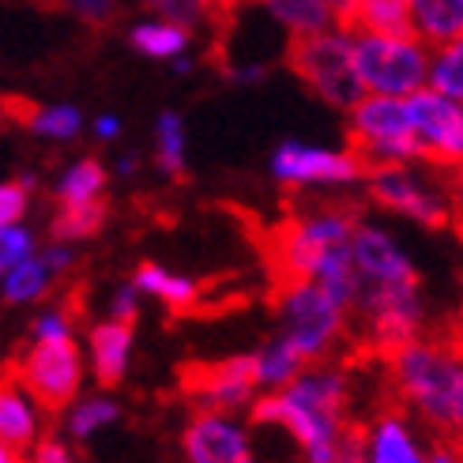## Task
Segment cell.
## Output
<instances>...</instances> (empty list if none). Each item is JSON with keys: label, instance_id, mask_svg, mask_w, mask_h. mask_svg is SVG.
I'll return each mask as SVG.
<instances>
[{"label": "cell", "instance_id": "6da1fadb", "mask_svg": "<svg viewBox=\"0 0 463 463\" xmlns=\"http://www.w3.org/2000/svg\"><path fill=\"white\" fill-rule=\"evenodd\" d=\"M354 373L328 358L313 362L287 388L252 403V422L283 430L306 463H362V422L351 419Z\"/></svg>", "mask_w": 463, "mask_h": 463}, {"label": "cell", "instance_id": "7a4b0ae2", "mask_svg": "<svg viewBox=\"0 0 463 463\" xmlns=\"http://www.w3.org/2000/svg\"><path fill=\"white\" fill-rule=\"evenodd\" d=\"M358 215L343 203H313L294 212L268 234V260L275 279H317L354 309L358 264H354V230Z\"/></svg>", "mask_w": 463, "mask_h": 463}, {"label": "cell", "instance_id": "3957f363", "mask_svg": "<svg viewBox=\"0 0 463 463\" xmlns=\"http://www.w3.org/2000/svg\"><path fill=\"white\" fill-rule=\"evenodd\" d=\"M392 403L430 433H449L463 400V332H422L377 358Z\"/></svg>", "mask_w": 463, "mask_h": 463}, {"label": "cell", "instance_id": "277c9868", "mask_svg": "<svg viewBox=\"0 0 463 463\" xmlns=\"http://www.w3.org/2000/svg\"><path fill=\"white\" fill-rule=\"evenodd\" d=\"M271 309L275 332L290 339L309 365L335 358L343 343L354 339V309L317 279H275Z\"/></svg>", "mask_w": 463, "mask_h": 463}, {"label": "cell", "instance_id": "5b68a950", "mask_svg": "<svg viewBox=\"0 0 463 463\" xmlns=\"http://www.w3.org/2000/svg\"><path fill=\"white\" fill-rule=\"evenodd\" d=\"M430 170L433 166H426V162H381V166L365 170L362 189L381 212H392L430 230H445L459 215V203L452 181L433 177Z\"/></svg>", "mask_w": 463, "mask_h": 463}, {"label": "cell", "instance_id": "8992f818", "mask_svg": "<svg viewBox=\"0 0 463 463\" xmlns=\"http://www.w3.org/2000/svg\"><path fill=\"white\" fill-rule=\"evenodd\" d=\"M287 64L332 109L351 113L358 99L365 95L358 83V68H354V31L346 23H335V27L306 34V38H290Z\"/></svg>", "mask_w": 463, "mask_h": 463}, {"label": "cell", "instance_id": "52a82bcc", "mask_svg": "<svg viewBox=\"0 0 463 463\" xmlns=\"http://www.w3.org/2000/svg\"><path fill=\"white\" fill-rule=\"evenodd\" d=\"M354 68L365 95L411 99L430 87L433 45L407 34H354Z\"/></svg>", "mask_w": 463, "mask_h": 463}, {"label": "cell", "instance_id": "ba28073f", "mask_svg": "<svg viewBox=\"0 0 463 463\" xmlns=\"http://www.w3.org/2000/svg\"><path fill=\"white\" fill-rule=\"evenodd\" d=\"M87 373L90 365L80 339H27L8 365V377L27 388L50 414H64L83 396Z\"/></svg>", "mask_w": 463, "mask_h": 463}, {"label": "cell", "instance_id": "9c48e42d", "mask_svg": "<svg viewBox=\"0 0 463 463\" xmlns=\"http://www.w3.org/2000/svg\"><path fill=\"white\" fill-rule=\"evenodd\" d=\"M346 136H351V147L369 166H381V162H422L407 99L362 95L358 106L346 113Z\"/></svg>", "mask_w": 463, "mask_h": 463}, {"label": "cell", "instance_id": "30bf717a", "mask_svg": "<svg viewBox=\"0 0 463 463\" xmlns=\"http://www.w3.org/2000/svg\"><path fill=\"white\" fill-rule=\"evenodd\" d=\"M369 162L354 147H324L287 140L271 155V177L287 193H313V189H351L365 181Z\"/></svg>", "mask_w": 463, "mask_h": 463}, {"label": "cell", "instance_id": "8fae6325", "mask_svg": "<svg viewBox=\"0 0 463 463\" xmlns=\"http://www.w3.org/2000/svg\"><path fill=\"white\" fill-rule=\"evenodd\" d=\"M181 388L196 407H212V411H230V414H241L252 411L264 392L257 381V362L249 354H230L219 362H200L189 365L181 377Z\"/></svg>", "mask_w": 463, "mask_h": 463}, {"label": "cell", "instance_id": "7c38bea8", "mask_svg": "<svg viewBox=\"0 0 463 463\" xmlns=\"http://www.w3.org/2000/svg\"><path fill=\"white\" fill-rule=\"evenodd\" d=\"M411 121H414V140L426 166L452 174L463 166V102L441 95V90H419L411 95Z\"/></svg>", "mask_w": 463, "mask_h": 463}, {"label": "cell", "instance_id": "4fadbf2b", "mask_svg": "<svg viewBox=\"0 0 463 463\" xmlns=\"http://www.w3.org/2000/svg\"><path fill=\"white\" fill-rule=\"evenodd\" d=\"M430 449L433 433L392 400L362 422V463H430Z\"/></svg>", "mask_w": 463, "mask_h": 463}, {"label": "cell", "instance_id": "5bb4252c", "mask_svg": "<svg viewBox=\"0 0 463 463\" xmlns=\"http://www.w3.org/2000/svg\"><path fill=\"white\" fill-rule=\"evenodd\" d=\"M354 264H358V298L362 294H381V290L422 287L419 268H414V260L407 257V249L377 222H358V230H354Z\"/></svg>", "mask_w": 463, "mask_h": 463}, {"label": "cell", "instance_id": "9a60e30c", "mask_svg": "<svg viewBox=\"0 0 463 463\" xmlns=\"http://www.w3.org/2000/svg\"><path fill=\"white\" fill-rule=\"evenodd\" d=\"M184 463H260L245 422L230 411L196 407L181 430Z\"/></svg>", "mask_w": 463, "mask_h": 463}, {"label": "cell", "instance_id": "2e32d148", "mask_svg": "<svg viewBox=\"0 0 463 463\" xmlns=\"http://www.w3.org/2000/svg\"><path fill=\"white\" fill-rule=\"evenodd\" d=\"M132 324L118 320V317H106L95 320L87 328V365H90V377L99 381V388H118L128 373V362H132Z\"/></svg>", "mask_w": 463, "mask_h": 463}, {"label": "cell", "instance_id": "e0dca14e", "mask_svg": "<svg viewBox=\"0 0 463 463\" xmlns=\"http://www.w3.org/2000/svg\"><path fill=\"white\" fill-rule=\"evenodd\" d=\"M45 411L27 388H19L12 377L0 388V441L15 452H27L45 433Z\"/></svg>", "mask_w": 463, "mask_h": 463}, {"label": "cell", "instance_id": "ac0fdd59", "mask_svg": "<svg viewBox=\"0 0 463 463\" xmlns=\"http://www.w3.org/2000/svg\"><path fill=\"white\" fill-rule=\"evenodd\" d=\"M257 8L287 38H306V34L328 31L335 23H343L339 12L332 8V0H257Z\"/></svg>", "mask_w": 463, "mask_h": 463}, {"label": "cell", "instance_id": "d6986e66", "mask_svg": "<svg viewBox=\"0 0 463 463\" xmlns=\"http://www.w3.org/2000/svg\"><path fill=\"white\" fill-rule=\"evenodd\" d=\"M132 279L147 298H155V302H162L174 313H193L200 306V283L166 264H158V260H144L132 271Z\"/></svg>", "mask_w": 463, "mask_h": 463}, {"label": "cell", "instance_id": "ffe728a7", "mask_svg": "<svg viewBox=\"0 0 463 463\" xmlns=\"http://www.w3.org/2000/svg\"><path fill=\"white\" fill-rule=\"evenodd\" d=\"M128 45L147 61H170L174 64L193 50V31L181 27V23H174V19L147 15L128 31Z\"/></svg>", "mask_w": 463, "mask_h": 463}, {"label": "cell", "instance_id": "44dd1931", "mask_svg": "<svg viewBox=\"0 0 463 463\" xmlns=\"http://www.w3.org/2000/svg\"><path fill=\"white\" fill-rule=\"evenodd\" d=\"M118 419H121V403L109 396V388H99V392L80 396L61 414V430H64L68 441L83 445V441H90V437H99L102 430H109Z\"/></svg>", "mask_w": 463, "mask_h": 463}, {"label": "cell", "instance_id": "7402d4cb", "mask_svg": "<svg viewBox=\"0 0 463 463\" xmlns=\"http://www.w3.org/2000/svg\"><path fill=\"white\" fill-rule=\"evenodd\" d=\"M109 184V170L99 158H76L72 166H64L57 184H53V200L57 207H80V203H102Z\"/></svg>", "mask_w": 463, "mask_h": 463}, {"label": "cell", "instance_id": "603a6c76", "mask_svg": "<svg viewBox=\"0 0 463 463\" xmlns=\"http://www.w3.org/2000/svg\"><path fill=\"white\" fill-rule=\"evenodd\" d=\"M411 31L433 50L463 38V0H411Z\"/></svg>", "mask_w": 463, "mask_h": 463}, {"label": "cell", "instance_id": "cb8c5ba5", "mask_svg": "<svg viewBox=\"0 0 463 463\" xmlns=\"http://www.w3.org/2000/svg\"><path fill=\"white\" fill-rule=\"evenodd\" d=\"M252 362H257L260 392H279V388H287V384L309 365V362L302 358V351H298L290 339H283L279 332H275L271 339H264L257 351H252Z\"/></svg>", "mask_w": 463, "mask_h": 463}, {"label": "cell", "instance_id": "d4e9b609", "mask_svg": "<svg viewBox=\"0 0 463 463\" xmlns=\"http://www.w3.org/2000/svg\"><path fill=\"white\" fill-rule=\"evenodd\" d=\"M0 275H5V279H0V290H5L8 306H38V302L50 298V290L57 283V275H53L50 264H45L42 252L31 260L15 264V268H8V271H0Z\"/></svg>", "mask_w": 463, "mask_h": 463}, {"label": "cell", "instance_id": "484cf974", "mask_svg": "<svg viewBox=\"0 0 463 463\" xmlns=\"http://www.w3.org/2000/svg\"><path fill=\"white\" fill-rule=\"evenodd\" d=\"M8 109H15L23 125H27L38 140H50V144H72L76 136L83 132V113L76 106H27L23 109L19 102H8Z\"/></svg>", "mask_w": 463, "mask_h": 463}, {"label": "cell", "instance_id": "4316f807", "mask_svg": "<svg viewBox=\"0 0 463 463\" xmlns=\"http://www.w3.org/2000/svg\"><path fill=\"white\" fill-rule=\"evenodd\" d=\"M346 27L354 34H407L411 0H354Z\"/></svg>", "mask_w": 463, "mask_h": 463}, {"label": "cell", "instance_id": "83f0119b", "mask_svg": "<svg viewBox=\"0 0 463 463\" xmlns=\"http://www.w3.org/2000/svg\"><path fill=\"white\" fill-rule=\"evenodd\" d=\"M189 132H184V118L174 109L166 113H158V121H155V166L181 181L184 174H189Z\"/></svg>", "mask_w": 463, "mask_h": 463}, {"label": "cell", "instance_id": "f1b7e54d", "mask_svg": "<svg viewBox=\"0 0 463 463\" xmlns=\"http://www.w3.org/2000/svg\"><path fill=\"white\" fill-rule=\"evenodd\" d=\"M106 222V203H80V207H57L50 219V238L80 245L87 238H95Z\"/></svg>", "mask_w": 463, "mask_h": 463}, {"label": "cell", "instance_id": "f546056e", "mask_svg": "<svg viewBox=\"0 0 463 463\" xmlns=\"http://www.w3.org/2000/svg\"><path fill=\"white\" fill-rule=\"evenodd\" d=\"M140 8H147L151 15H162V19H174L181 27H189L193 34L222 19V8L215 0H140Z\"/></svg>", "mask_w": 463, "mask_h": 463}, {"label": "cell", "instance_id": "4dcf8cb0", "mask_svg": "<svg viewBox=\"0 0 463 463\" xmlns=\"http://www.w3.org/2000/svg\"><path fill=\"white\" fill-rule=\"evenodd\" d=\"M430 87L441 95L463 102V38L445 42L433 50V68H430Z\"/></svg>", "mask_w": 463, "mask_h": 463}, {"label": "cell", "instance_id": "1f68e13d", "mask_svg": "<svg viewBox=\"0 0 463 463\" xmlns=\"http://www.w3.org/2000/svg\"><path fill=\"white\" fill-rule=\"evenodd\" d=\"M38 238L27 230V222H5L0 226V271H8L23 260L38 257Z\"/></svg>", "mask_w": 463, "mask_h": 463}, {"label": "cell", "instance_id": "d6a6232c", "mask_svg": "<svg viewBox=\"0 0 463 463\" xmlns=\"http://www.w3.org/2000/svg\"><path fill=\"white\" fill-rule=\"evenodd\" d=\"M53 5L61 12H68L76 23H83V27H90V31L109 27L121 12V0H53Z\"/></svg>", "mask_w": 463, "mask_h": 463}, {"label": "cell", "instance_id": "836d02e7", "mask_svg": "<svg viewBox=\"0 0 463 463\" xmlns=\"http://www.w3.org/2000/svg\"><path fill=\"white\" fill-rule=\"evenodd\" d=\"M31 193H34V177L19 174L12 181L0 184V226L5 222H23L31 212Z\"/></svg>", "mask_w": 463, "mask_h": 463}, {"label": "cell", "instance_id": "e575fe53", "mask_svg": "<svg viewBox=\"0 0 463 463\" xmlns=\"http://www.w3.org/2000/svg\"><path fill=\"white\" fill-rule=\"evenodd\" d=\"M27 339H76V313H68V306H45L34 313Z\"/></svg>", "mask_w": 463, "mask_h": 463}, {"label": "cell", "instance_id": "d590c367", "mask_svg": "<svg viewBox=\"0 0 463 463\" xmlns=\"http://www.w3.org/2000/svg\"><path fill=\"white\" fill-rule=\"evenodd\" d=\"M72 445L76 441H68L64 433H42L38 441L23 452V463H80Z\"/></svg>", "mask_w": 463, "mask_h": 463}, {"label": "cell", "instance_id": "8d00e7d4", "mask_svg": "<svg viewBox=\"0 0 463 463\" xmlns=\"http://www.w3.org/2000/svg\"><path fill=\"white\" fill-rule=\"evenodd\" d=\"M140 298H147L140 287H136V279H128V283H121V287H113V294H109V317H118V320H128V324H136V317H140Z\"/></svg>", "mask_w": 463, "mask_h": 463}, {"label": "cell", "instance_id": "74e56055", "mask_svg": "<svg viewBox=\"0 0 463 463\" xmlns=\"http://www.w3.org/2000/svg\"><path fill=\"white\" fill-rule=\"evenodd\" d=\"M42 257H45V264L53 268V275L57 279H64V275H72V268H76V245H68V241H45L42 245Z\"/></svg>", "mask_w": 463, "mask_h": 463}, {"label": "cell", "instance_id": "f35d334b", "mask_svg": "<svg viewBox=\"0 0 463 463\" xmlns=\"http://www.w3.org/2000/svg\"><path fill=\"white\" fill-rule=\"evenodd\" d=\"M95 136H99V140H118V136H121V118H118V113H102V118H95Z\"/></svg>", "mask_w": 463, "mask_h": 463}, {"label": "cell", "instance_id": "ab89813d", "mask_svg": "<svg viewBox=\"0 0 463 463\" xmlns=\"http://www.w3.org/2000/svg\"><path fill=\"white\" fill-rule=\"evenodd\" d=\"M449 181H452V193H456V203H459V215H463V166H456V170L449 174Z\"/></svg>", "mask_w": 463, "mask_h": 463}, {"label": "cell", "instance_id": "60d3db41", "mask_svg": "<svg viewBox=\"0 0 463 463\" xmlns=\"http://www.w3.org/2000/svg\"><path fill=\"white\" fill-rule=\"evenodd\" d=\"M449 437H452V441L459 445V452H463V400H459V411H456V422H452Z\"/></svg>", "mask_w": 463, "mask_h": 463}, {"label": "cell", "instance_id": "b9f144b4", "mask_svg": "<svg viewBox=\"0 0 463 463\" xmlns=\"http://www.w3.org/2000/svg\"><path fill=\"white\" fill-rule=\"evenodd\" d=\"M215 5L222 8V15H230V12H238V8H245V5H252V0H215Z\"/></svg>", "mask_w": 463, "mask_h": 463}, {"label": "cell", "instance_id": "7bdbcfd3", "mask_svg": "<svg viewBox=\"0 0 463 463\" xmlns=\"http://www.w3.org/2000/svg\"><path fill=\"white\" fill-rule=\"evenodd\" d=\"M332 8L339 12V19L346 23V15H351V8H354V0H332Z\"/></svg>", "mask_w": 463, "mask_h": 463}, {"label": "cell", "instance_id": "ee69618b", "mask_svg": "<svg viewBox=\"0 0 463 463\" xmlns=\"http://www.w3.org/2000/svg\"><path fill=\"white\" fill-rule=\"evenodd\" d=\"M0 463H23V452H15V449H0Z\"/></svg>", "mask_w": 463, "mask_h": 463}, {"label": "cell", "instance_id": "f6af8a7d", "mask_svg": "<svg viewBox=\"0 0 463 463\" xmlns=\"http://www.w3.org/2000/svg\"><path fill=\"white\" fill-rule=\"evenodd\" d=\"M132 170H136V162H128V158L118 162V174H132Z\"/></svg>", "mask_w": 463, "mask_h": 463}, {"label": "cell", "instance_id": "bcb514c9", "mask_svg": "<svg viewBox=\"0 0 463 463\" xmlns=\"http://www.w3.org/2000/svg\"><path fill=\"white\" fill-rule=\"evenodd\" d=\"M459 238H463V222H459Z\"/></svg>", "mask_w": 463, "mask_h": 463}]
</instances>
